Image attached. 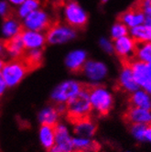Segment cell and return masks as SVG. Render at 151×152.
<instances>
[{
	"label": "cell",
	"instance_id": "6da1fadb",
	"mask_svg": "<svg viewBox=\"0 0 151 152\" xmlns=\"http://www.w3.org/2000/svg\"><path fill=\"white\" fill-rule=\"evenodd\" d=\"M88 85L85 83L82 91L65 104V113L69 122L72 125L83 119L91 117L92 105L89 100Z\"/></svg>",
	"mask_w": 151,
	"mask_h": 152
},
{
	"label": "cell",
	"instance_id": "7a4b0ae2",
	"mask_svg": "<svg viewBox=\"0 0 151 152\" xmlns=\"http://www.w3.org/2000/svg\"><path fill=\"white\" fill-rule=\"evenodd\" d=\"M32 72L33 71L31 70L29 65L26 62L22 55H20L5 62L0 73L4 78L7 87H13L18 85Z\"/></svg>",
	"mask_w": 151,
	"mask_h": 152
},
{
	"label": "cell",
	"instance_id": "3957f363",
	"mask_svg": "<svg viewBox=\"0 0 151 152\" xmlns=\"http://www.w3.org/2000/svg\"><path fill=\"white\" fill-rule=\"evenodd\" d=\"M89 100L92 108L101 115H106L113 107L112 94L101 85H88Z\"/></svg>",
	"mask_w": 151,
	"mask_h": 152
},
{
	"label": "cell",
	"instance_id": "277c9868",
	"mask_svg": "<svg viewBox=\"0 0 151 152\" xmlns=\"http://www.w3.org/2000/svg\"><path fill=\"white\" fill-rule=\"evenodd\" d=\"M63 7L64 23L75 31L84 29L88 23V16L76 0H65Z\"/></svg>",
	"mask_w": 151,
	"mask_h": 152
},
{
	"label": "cell",
	"instance_id": "5b68a950",
	"mask_svg": "<svg viewBox=\"0 0 151 152\" xmlns=\"http://www.w3.org/2000/svg\"><path fill=\"white\" fill-rule=\"evenodd\" d=\"M76 36V31L67 26L65 23L56 18L51 24L50 28L45 32L47 44H61L67 42Z\"/></svg>",
	"mask_w": 151,
	"mask_h": 152
},
{
	"label": "cell",
	"instance_id": "8992f818",
	"mask_svg": "<svg viewBox=\"0 0 151 152\" xmlns=\"http://www.w3.org/2000/svg\"><path fill=\"white\" fill-rule=\"evenodd\" d=\"M84 84V83H79L76 81L63 82L52 92L51 99L58 104H66L71 99L82 91Z\"/></svg>",
	"mask_w": 151,
	"mask_h": 152
},
{
	"label": "cell",
	"instance_id": "52a82bcc",
	"mask_svg": "<svg viewBox=\"0 0 151 152\" xmlns=\"http://www.w3.org/2000/svg\"><path fill=\"white\" fill-rule=\"evenodd\" d=\"M56 18L50 17L48 13L41 9H37L31 12L25 18L24 27L26 29L37 31V32H46L51 26Z\"/></svg>",
	"mask_w": 151,
	"mask_h": 152
},
{
	"label": "cell",
	"instance_id": "ba28073f",
	"mask_svg": "<svg viewBox=\"0 0 151 152\" xmlns=\"http://www.w3.org/2000/svg\"><path fill=\"white\" fill-rule=\"evenodd\" d=\"M114 51L121 61L135 59L136 43L130 36H125L114 40Z\"/></svg>",
	"mask_w": 151,
	"mask_h": 152
},
{
	"label": "cell",
	"instance_id": "9c48e42d",
	"mask_svg": "<svg viewBox=\"0 0 151 152\" xmlns=\"http://www.w3.org/2000/svg\"><path fill=\"white\" fill-rule=\"evenodd\" d=\"M122 71L118 79L117 86L121 90L128 93H134L138 90L139 85L136 83L128 61H121Z\"/></svg>",
	"mask_w": 151,
	"mask_h": 152
},
{
	"label": "cell",
	"instance_id": "30bf717a",
	"mask_svg": "<svg viewBox=\"0 0 151 152\" xmlns=\"http://www.w3.org/2000/svg\"><path fill=\"white\" fill-rule=\"evenodd\" d=\"M117 20L125 24L127 28H134L145 23L144 12L135 3L126 11L121 13L117 18Z\"/></svg>",
	"mask_w": 151,
	"mask_h": 152
},
{
	"label": "cell",
	"instance_id": "8fae6325",
	"mask_svg": "<svg viewBox=\"0 0 151 152\" xmlns=\"http://www.w3.org/2000/svg\"><path fill=\"white\" fill-rule=\"evenodd\" d=\"M123 118L125 122L130 125L143 124L147 126L151 124V112L150 110L129 105L124 113Z\"/></svg>",
	"mask_w": 151,
	"mask_h": 152
},
{
	"label": "cell",
	"instance_id": "7c38bea8",
	"mask_svg": "<svg viewBox=\"0 0 151 152\" xmlns=\"http://www.w3.org/2000/svg\"><path fill=\"white\" fill-rule=\"evenodd\" d=\"M128 62L131 67L136 83L139 86L144 87L145 84L151 79V70L149 67V64L140 61L136 59L129 60Z\"/></svg>",
	"mask_w": 151,
	"mask_h": 152
},
{
	"label": "cell",
	"instance_id": "4fadbf2b",
	"mask_svg": "<svg viewBox=\"0 0 151 152\" xmlns=\"http://www.w3.org/2000/svg\"><path fill=\"white\" fill-rule=\"evenodd\" d=\"M55 129V145L54 147L60 152H71L73 149L72 138L71 137L67 127L62 124H57Z\"/></svg>",
	"mask_w": 151,
	"mask_h": 152
},
{
	"label": "cell",
	"instance_id": "5bb4252c",
	"mask_svg": "<svg viewBox=\"0 0 151 152\" xmlns=\"http://www.w3.org/2000/svg\"><path fill=\"white\" fill-rule=\"evenodd\" d=\"M21 39H22L26 50L36 49L43 50L44 46L47 44L45 35L41 34L40 32L32 31L26 28L21 32Z\"/></svg>",
	"mask_w": 151,
	"mask_h": 152
},
{
	"label": "cell",
	"instance_id": "9a60e30c",
	"mask_svg": "<svg viewBox=\"0 0 151 152\" xmlns=\"http://www.w3.org/2000/svg\"><path fill=\"white\" fill-rule=\"evenodd\" d=\"M86 59V53L83 50H74L68 54L65 59V64L67 68L72 73L82 72Z\"/></svg>",
	"mask_w": 151,
	"mask_h": 152
},
{
	"label": "cell",
	"instance_id": "2e32d148",
	"mask_svg": "<svg viewBox=\"0 0 151 152\" xmlns=\"http://www.w3.org/2000/svg\"><path fill=\"white\" fill-rule=\"evenodd\" d=\"M82 72L93 81H99L105 77L107 73L106 66L99 61H87L84 64Z\"/></svg>",
	"mask_w": 151,
	"mask_h": 152
},
{
	"label": "cell",
	"instance_id": "e0dca14e",
	"mask_svg": "<svg viewBox=\"0 0 151 152\" xmlns=\"http://www.w3.org/2000/svg\"><path fill=\"white\" fill-rule=\"evenodd\" d=\"M18 18V13L3 18V33L7 38L20 34L26 28Z\"/></svg>",
	"mask_w": 151,
	"mask_h": 152
},
{
	"label": "cell",
	"instance_id": "ac0fdd59",
	"mask_svg": "<svg viewBox=\"0 0 151 152\" xmlns=\"http://www.w3.org/2000/svg\"><path fill=\"white\" fill-rule=\"evenodd\" d=\"M2 45L4 50L13 58L22 55L26 51L22 39H21V33L2 39Z\"/></svg>",
	"mask_w": 151,
	"mask_h": 152
},
{
	"label": "cell",
	"instance_id": "d6986e66",
	"mask_svg": "<svg viewBox=\"0 0 151 152\" xmlns=\"http://www.w3.org/2000/svg\"><path fill=\"white\" fill-rule=\"evenodd\" d=\"M74 126V133L77 137H93L96 131V125L92 120V118L83 119L79 122L73 124Z\"/></svg>",
	"mask_w": 151,
	"mask_h": 152
},
{
	"label": "cell",
	"instance_id": "ffe728a7",
	"mask_svg": "<svg viewBox=\"0 0 151 152\" xmlns=\"http://www.w3.org/2000/svg\"><path fill=\"white\" fill-rule=\"evenodd\" d=\"M129 105L143 108V109L150 110L151 109V100L150 97L146 91H136L130 97H129Z\"/></svg>",
	"mask_w": 151,
	"mask_h": 152
},
{
	"label": "cell",
	"instance_id": "44dd1931",
	"mask_svg": "<svg viewBox=\"0 0 151 152\" xmlns=\"http://www.w3.org/2000/svg\"><path fill=\"white\" fill-rule=\"evenodd\" d=\"M72 144L73 148L82 152H98L100 149V145L88 137H74L72 138Z\"/></svg>",
	"mask_w": 151,
	"mask_h": 152
},
{
	"label": "cell",
	"instance_id": "7402d4cb",
	"mask_svg": "<svg viewBox=\"0 0 151 152\" xmlns=\"http://www.w3.org/2000/svg\"><path fill=\"white\" fill-rule=\"evenodd\" d=\"M130 37L136 43L151 41V27L147 24H142L130 28Z\"/></svg>",
	"mask_w": 151,
	"mask_h": 152
},
{
	"label": "cell",
	"instance_id": "603a6c76",
	"mask_svg": "<svg viewBox=\"0 0 151 152\" xmlns=\"http://www.w3.org/2000/svg\"><path fill=\"white\" fill-rule=\"evenodd\" d=\"M53 126L42 125L39 129V139L42 146L48 150L55 145V129Z\"/></svg>",
	"mask_w": 151,
	"mask_h": 152
},
{
	"label": "cell",
	"instance_id": "cb8c5ba5",
	"mask_svg": "<svg viewBox=\"0 0 151 152\" xmlns=\"http://www.w3.org/2000/svg\"><path fill=\"white\" fill-rule=\"evenodd\" d=\"M60 112L57 109V107H46L42 109L39 115V119L41 125H47V126H56L58 124Z\"/></svg>",
	"mask_w": 151,
	"mask_h": 152
},
{
	"label": "cell",
	"instance_id": "d4e9b609",
	"mask_svg": "<svg viewBox=\"0 0 151 152\" xmlns=\"http://www.w3.org/2000/svg\"><path fill=\"white\" fill-rule=\"evenodd\" d=\"M135 59L146 63H151V41L136 43Z\"/></svg>",
	"mask_w": 151,
	"mask_h": 152
},
{
	"label": "cell",
	"instance_id": "484cf974",
	"mask_svg": "<svg viewBox=\"0 0 151 152\" xmlns=\"http://www.w3.org/2000/svg\"><path fill=\"white\" fill-rule=\"evenodd\" d=\"M39 5H40V0H25L20 5V7L18 11V17L25 18L28 14L37 10Z\"/></svg>",
	"mask_w": 151,
	"mask_h": 152
},
{
	"label": "cell",
	"instance_id": "4316f807",
	"mask_svg": "<svg viewBox=\"0 0 151 152\" xmlns=\"http://www.w3.org/2000/svg\"><path fill=\"white\" fill-rule=\"evenodd\" d=\"M127 33H128V28L125 24H123L122 22L117 20L116 23L113 26L112 30H111L112 39L115 40L122 37L127 36Z\"/></svg>",
	"mask_w": 151,
	"mask_h": 152
},
{
	"label": "cell",
	"instance_id": "83f0119b",
	"mask_svg": "<svg viewBox=\"0 0 151 152\" xmlns=\"http://www.w3.org/2000/svg\"><path fill=\"white\" fill-rule=\"evenodd\" d=\"M147 126L143 124H133L131 125V131L136 138L138 140L145 139V132Z\"/></svg>",
	"mask_w": 151,
	"mask_h": 152
},
{
	"label": "cell",
	"instance_id": "f1b7e54d",
	"mask_svg": "<svg viewBox=\"0 0 151 152\" xmlns=\"http://www.w3.org/2000/svg\"><path fill=\"white\" fill-rule=\"evenodd\" d=\"M16 13H18V11L14 7H12L11 6H9L8 3H7L6 1L0 2V15H1V17L3 18H7L8 16L14 15Z\"/></svg>",
	"mask_w": 151,
	"mask_h": 152
},
{
	"label": "cell",
	"instance_id": "f546056e",
	"mask_svg": "<svg viewBox=\"0 0 151 152\" xmlns=\"http://www.w3.org/2000/svg\"><path fill=\"white\" fill-rule=\"evenodd\" d=\"M100 44L101 47L103 48V50L108 53H112L114 51V45H113V42L109 41L108 39H102L100 40Z\"/></svg>",
	"mask_w": 151,
	"mask_h": 152
},
{
	"label": "cell",
	"instance_id": "4dcf8cb0",
	"mask_svg": "<svg viewBox=\"0 0 151 152\" xmlns=\"http://www.w3.org/2000/svg\"><path fill=\"white\" fill-rule=\"evenodd\" d=\"M143 12L145 15V24H151V4L143 9Z\"/></svg>",
	"mask_w": 151,
	"mask_h": 152
},
{
	"label": "cell",
	"instance_id": "1f68e13d",
	"mask_svg": "<svg viewBox=\"0 0 151 152\" xmlns=\"http://www.w3.org/2000/svg\"><path fill=\"white\" fill-rule=\"evenodd\" d=\"M7 87V83H6L5 80H4V78L2 77L1 73H0V98H1L2 95L4 94V93H5Z\"/></svg>",
	"mask_w": 151,
	"mask_h": 152
},
{
	"label": "cell",
	"instance_id": "d6a6232c",
	"mask_svg": "<svg viewBox=\"0 0 151 152\" xmlns=\"http://www.w3.org/2000/svg\"><path fill=\"white\" fill-rule=\"evenodd\" d=\"M145 138L149 140L150 142H151V124L147 126L146 132H145Z\"/></svg>",
	"mask_w": 151,
	"mask_h": 152
},
{
	"label": "cell",
	"instance_id": "836d02e7",
	"mask_svg": "<svg viewBox=\"0 0 151 152\" xmlns=\"http://www.w3.org/2000/svg\"><path fill=\"white\" fill-rule=\"evenodd\" d=\"M144 88H145V90H146V92L147 93H148V94H151V79L145 84V86H144Z\"/></svg>",
	"mask_w": 151,
	"mask_h": 152
},
{
	"label": "cell",
	"instance_id": "e575fe53",
	"mask_svg": "<svg viewBox=\"0 0 151 152\" xmlns=\"http://www.w3.org/2000/svg\"><path fill=\"white\" fill-rule=\"evenodd\" d=\"M8 1L11 2L14 5H21V4H22L25 1V0H8Z\"/></svg>",
	"mask_w": 151,
	"mask_h": 152
},
{
	"label": "cell",
	"instance_id": "d590c367",
	"mask_svg": "<svg viewBox=\"0 0 151 152\" xmlns=\"http://www.w3.org/2000/svg\"><path fill=\"white\" fill-rule=\"evenodd\" d=\"M6 61H4L2 59H0V72H1L2 69H3V66H4V64H5Z\"/></svg>",
	"mask_w": 151,
	"mask_h": 152
},
{
	"label": "cell",
	"instance_id": "8d00e7d4",
	"mask_svg": "<svg viewBox=\"0 0 151 152\" xmlns=\"http://www.w3.org/2000/svg\"><path fill=\"white\" fill-rule=\"evenodd\" d=\"M2 50H4V48L2 45V39H0V52H2Z\"/></svg>",
	"mask_w": 151,
	"mask_h": 152
},
{
	"label": "cell",
	"instance_id": "74e56055",
	"mask_svg": "<svg viewBox=\"0 0 151 152\" xmlns=\"http://www.w3.org/2000/svg\"><path fill=\"white\" fill-rule=\"evenodd\" d=\"M107 1H108V0H102V2H103V3H105V2H107Z\"/></svg>",
	"mask_w": 151,
	"mask_h": 152
},
{
	"label": "cell",
	"instance_id": "f35d334b",
	"mask_svg": "<svg viewBox=\"0 0 151 152\" xmlns=\"http://www.w3.org/2000/svg\"><path fill=\"white\" fill-rule=\"evenodd\" d=\"M148 1H150V2H151V0H148Z\"/></svg>",
	"mask_w": 151,
	"mask_h": 152
}]
</instances>
